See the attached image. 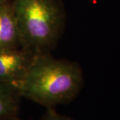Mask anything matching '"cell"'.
Returning a JSON list of instances; mask_svg holds the SVG:
<instances>
[{"mask_svg": "<svg viewBox=\"0 0 120 120\" xmlns=\"http://www.w3.org/2000/svg\"><path fill=\"white\" fill-rule=\"evenodd\" d=\"M83 85V73L77 62L56 59L47 53L35 54L26 75L15 86L22 98L47 109L71 102Z\"/></svg>", "mask_w": 120, "mask_h": 120, "instance_id": "6da1fadb", "label": "cell"}, {"mask_svg": "<svg viewBox=\"0 0 120 120\" xmlns=\"http://www.w3.org/2000/svg\"><path fill=\"white\" fill-rule=\"evenodd\" d=\"M39 120H74L68 116L60 114L54 108H47V111Z\"/></svg>", "mask_w": 120, "mask_h": 120, "instance_id": "8992f818", "label": "cell"}, {"mask_svg": "<svg viewBox=\"0 0 120 120\" xmlns=\"http://www.w3.org/2000/svg\"><path fill=\"white\" fill-rule=\"evenodd\" d=\"M21 98L15 85L0 82V119L17 116Z\"/></svg>", "mask_w": 120, "mask_h": 120, "instance_id": "5b68a950", "label": "cell"}, {"mask_svg": "<svg viewBox=\"0 0 120 120\" xmlns=\"http://www.w3.org/2000/svg\"><path fill=\"white\" fill-rule=\"evenodd\" d=\"M21 47L20 38L10 0H0V49Z\"/></svg>", "mask_w": 120, "mask_h": 120, "instance_id": "277c9868", "label": "cell"}, {"mask_svg": "<svg viewBox=\"0 0 120 120\" xmlns=\"http://www.w3.org/2000/svg\"><path fill=\"white\" fill-rule=\"evenodd\" d=\"M0 120H20L19 117L16 116H11V117H5V118H1Z\"/></svg>", "mask_w": 120, "mask_h": 120, "instance_id": "52a82bcc", "label": "cell"}, {"mask_svg": "<svg viewBox=\"0 0 120 120\" xmlns=\"http://www.w3.org/2000/svg\"><path fill=\"white\" fill-rule=\"evenodd\" d=\"M35 56L22 47L0 49V82L16 86L26 75Z\"/></svg>", "mask_w": 120, "mask_h": 120, "instance_id": "3957f363", "label": "cell"}, {"mask_svg": "<svg viewBox=\"0 0 120 120\" xmlns=\"http://www.w3.org/2000/svg\"><path fill=\"white\" fill-rule=\"evenodd\" d=\"M21 47L35 54L49 53L65 25L61 0H13Z\"/></svg>", "mask_w": 120, "mask_h": 120, "instance_id": "7a4b0ae2", "label": "cell"}]
</instances>
